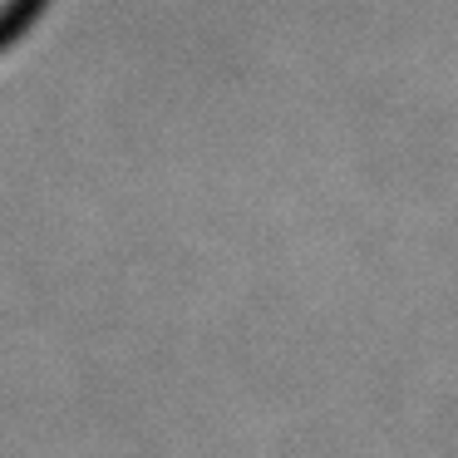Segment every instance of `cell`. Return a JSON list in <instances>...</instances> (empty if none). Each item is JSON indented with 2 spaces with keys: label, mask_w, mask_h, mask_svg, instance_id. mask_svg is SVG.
<instances>
[{
  "label": "cell",
  "mask_w": 458,
  "mask_h": 458,
  "mask_svg": "<svg viewBox=\"0 0 458 458\" xmlns=\"http://www.w3.org/2000/svg\"><path fill=\"white\" fill-rule=\"evenodd\" d=\"M35 0H0V40H5V35L15 30V21H21L25 11H30Z\"/></svg>",
  "instance_id": "cell-1"
}]
</instances>
